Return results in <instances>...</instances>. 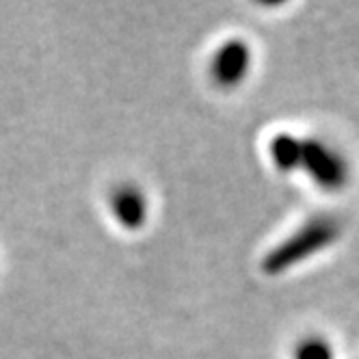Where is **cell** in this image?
I'll use <instances>...</instances> for the list:
<instances>
[{
  "label": "cell",
  "instance_id": "obj_2",
  "mask_svg": "<svg viewBox=\"0 0 359 359\" xmlns=\"http://www.w3.org/2000/svg\"><path fill=\"white\" fill-rule=\"evenodd\" d=\"M299 161L307 163L310 173L323 187H340L346 177V165L342 163V158L320 143L299 145Z\"/></svg>",
  "mask_w": 359,
  "mask_h": 359
},
{
  "label": "cell",
  "instance_id": "obj_4",
  "mask_svg": "<svg viewBox=\"0 0 359 359\" xmlns=\"http://www.w3.org/2000/svg\"><path fill=\"white\" fill-rule=\"evenodd\" d=\"M115 206L123 221L128 223H139L145 215V203L139 193H121V197L115 201Z\"/></svg>",
  "mask_w": 359,
  "mask_h": 359
},
{
  "label": "cell",
  "instance_id": "obj_1",
  "mask_svg": "<svg viewBox=\"0 0 359 359\" xmlns=\"http://www.w3.org/2000/svg\"><path fill=\"white\" fill-rule=\"evenodd\" d=\"M333 234H336V227L329 221H316V223H310V227L301 229V232L288 241L290 245H284L277 253H273L269 258V269L271 271H281L286 269L294 262H299V258L307 253H314L318 251L320 247H325Z\"/></svg>",
  "mask_w": 359,
  "mask_h": 359
},
{
  "label": "cell",
  "instance_id": "obj_5",
  "mask_svg": "<svg viewBox=\"0 0 359 359\" xmlns=\"http://www.w3.org/2000/svg\"><path fill=\"white\" fill-rule=\"evenodd\" d=\"M297 359H331V348L323 340H305L299 344Z\"/></svg>",
  "mask_w": 359,
  "mask_h": 359
},
{
  "label": "cell",
  "instance_id": "obj_3",
  "mask_svg": "<svg viewBox=\"0 0 359 359\" xmlns=\"http://www.w3.org/2000/svg\"><path fill=\"white\" fill-rule=\"evenodd\" d=\"M249 69V50L243 41H229L223 46L212 63L215 79L221 85H234L243 81V76Z\"/></svg>",
  "mask_w": 359,
  "mask_h": 359
}]
</instances>
